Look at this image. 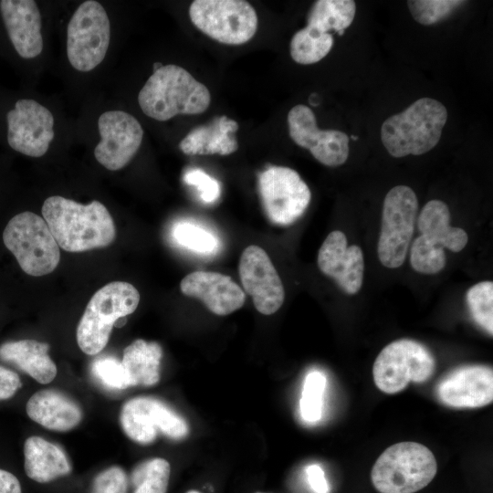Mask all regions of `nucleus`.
Listing matches in <instances>:
<instances>
[{
    "mask_svg": "<svg viewBox=\"0 0 493 493\" xmlns=\"http://www.w3.org/2000/svg\"><path fill=\"white\" fill-rule=\"evenodd\" d=\"M42 215L58 246L68 252L106 247L116 236L114 221L99 201L82 205L59 195L50 196Z\"/></svg>",
    "mask_w": 493,
    "mask_h": 493,
    "instance_id": "1",
    "label": "nucleus"
},
{
    "mask_svg": "<svg viewBox=\"0 0 493 493\" xmlns=\"http://www.w3.org/2000/svg\"><path fill=\"white\" fill-rule=\"evenodd\" d=\"M210 102L208 89L186 69L173 64L153 71L138 95L142 112L160 121L180 114L203 113Z\"/></svg>",
    "mask_w": 493,
    "mask_h": 493,
    "instance_id": "2",
    "label": "nucleus"
},
{
    "mask_svg": "<svg viewBox=\"0 0 493 493\" xmlns=\"http://www.w3.org/2000/svg\"><path fill=\"white\" fill-rule=\"evenodd\" d=\"M446 120L447 110L440 101L421 98L384 121L381 140L393 157L421 155L438 143Z\"/></svg>",
    "mask_w": 493,
    "mask_h": 493,
    "instance_id": "3",
    "label": "nucleus"
},
{
    "mask_svg": "<svg viewBox=\"0 0 493 493\" xmlns=\"http://www.w3.org/2000/svg\"><path fill=\"white\" fill-rule=\"evenodd\" d=\"M138 289L129 282L113 281L98 289L89 299L77 327V342L88 355H96L107 345L112 328L135 311Z\"/></svg>",
    "mask_w": 493,
    "mask_h": 493,
    "instance_id": "4",
    "label": "nucleus"
},
{
    "mask_svg": "<svg viewBox=\"0 0 493 493\" xmlns=\"http://www.w3.org/2000/svg\"><path fill=\"white\" fill-rule=\"evenodd\" d=\"M437 463L425 446L401 442L388 447L374 463L371 479L380 493H414L435 477Z\"/></svg>",
    "mask_w": 493,
    "mask_h": 493,
    "instance_id": "5",
    "label": "nucleus"
},
{
    "mask_svg": "<svg viewBox=\"0 0 493 493\" xmlns=\"http://www.w3.org/2000/svg\"><path fill=\"white\" fill-rule=\"evenodd\" d=\"M3 241L27 275H47L59 263V246L44 218L35 213L26 211L12 217Z\"/></svg>",
    "mask_w": 493,
    "mask_h": 493,
    "instance_id": "6",
    "label": "nucleus"
},
{
    "mask_svg": "<svg viewBox=\"0 0 493 493\" xmlns=\"http://www.w3.org/2000/svg\"><path fill=\"white\" fill-rule=\"evenodd\" d=\"M435 370V358L425 345L401 339L381 351L373 363L372 376L379 390L392 394L404 390L410 382H426Z\"/></svg>",
    "mask_w": 493,
    "mask_h": 493,
    "instance_id": "7",
    "label": "nucleus"
},
{
    "mask_svg": "<svg viewBox=\"0 0 493 493\" xmlns=\"http://www.w3.org/2000/svg\"><path fill=\"white\" fill-rule=\"evenodd\" d=\"M418 201L406 185L393 187L385 195L377 246L380 262L388 268L401 267L414 235Z\"/></svg>",
    "mask_w": 493,
    "mask_h": 493,
    "instance_id": "8",
    "label": "nucleus"
},
{
    "mask_svg": "<svg viewBox=\"0 0 493 493\" xmlns=\"http://www.w3.org/2000/svg\"><path fill=\"white\" fill-rule=\"evenodd\" d=\"M110 41V23L97 1H85L72 15L67 29V56L77 70L88 72L104 59Z\"/></svg>",
    "mask_w": 493,
    "mask_h": 493,
    "instance_id": "9",
    "label": "nucleus"
},
{
    "mask_svg": "<svg viewBox=\"0 0 493 493\" xmlns=\"http://www.w3.org/2000/svg\"><path fill=\"white\" fill-rule=\"evenodd\" d=\"M189 16L200 31L226 45L244 44L257 29V13L243 0H195Z\"/></svg>",
    "mask_w": 493,
    "mask_h": 493,
    "instance_id": "10",
    "label": "nucleus"
},
{
    "mask_svg": "<svg viewBox=\"0 0 493 493\" xmlns=\"http://www.w3.org/2000/svg\"><path fill=\"white\" fill-rule=\"evenodd\" d=\"M258 193L267 219L278 226H289L307 210L311 193L293 169L269 166L258 175Z\"/></svg>",
    "mask_w": 493,
    "mask_h": 493,
    "instance_id": "11",
    "label": "nucleus"
},
{
    "mask_svg": "<svg viewBox=\"0 0 493 493\" xmlns=\"http://www.w3.org/2000/svg\"><path fill=\"white\" fill-rule=\"evenodd\" d=\"M120 421L129 438L139 444L153 442L158 432L180 440L189 433L185 420L162 401L139 396L127 401L121 411Z\"/></svg>",
    "mask_w": 493,
    "mask_h": 493,
    "instance_id": "12",
    "label": "nucleus"
},
{
    "mask_svg": "<svg viewBox=\"0 0 493 493\" xmlns=\"http://www.w3.org/2000/svg\"><path fill=\"white\" fill-rule=\"evenodd\" d=\"M7 142L15 151L41 157L54 139V117L45 106L31 99H21L7 112Z\"/></svg>",
    "mask_w": 493,
    "mask_h": 493,
    "instance_id": "13",
    "label": "nucleus"
},
{
    "mask_svg": "<svg viewBox=\"0 0 493 493\" xmlns=\"http://www.w3.org/2000/svg\"><path fill=\"white\" fill-rule=\"evenodd\" d=\"M98 128L100 141L94 149L96 160L110 171L126 166L142 144L141 123L128 112L109 110L100 116Z\"/></svg>",
    "mask_w": 493,
    "mask_h": 493,
    "instance_id": "14",
    "label": "nucleus"
},
{
    "mask_svg": "<svg viewBox=\"0 0 493 493\" xmlns=\"http://www.w3.org/2000/svg\"><path fill=\"white\" fill-rule=\"evenodd\" d=\"M289 136L310 152L320 163L329 167L343 164L349 156V137L337 130H320L315 115L308 106H294L288 114Z\"/></svg>",
    "mask_w": 493,
    "mask_h": 493,
    "instance_id": "15",
    "label": "nucleus"
},
{
    "mask_svg": "<svg viewBox=\"0 0 493 493\" xmlns=\"http://www.w3.org/2000/svg\"><path fill=\"white\" fill-rule=\"evenodd\" d=\"M239 276L245 291L255 308L263 315H271L282 306L285 291L282 281L266 251L251 245L240 257Z\"/></svg>",
    "mask_w": 493,
    "mask_h": 493,
    "instance_id": "16",
    "label": "nucleus"
},
{
    "mask_svg": "<svg viewBox=\"0 0 493 493\" xmlns=\"http://www.w3.org/2000/svg\"><path fill=\"white\" fill-rule=\"evenodd\" d=\"M439 401L453 408H478L493 401V371L489 366L459 367L444 377L436 387Z\"/></svg>",
    "mask_w": 493,
    "mask_h": 493,
    "instance_id": "17",
    "label": "nucleus"
},
{
    "mask_svg": "<svg viewBox=\"0 0 493 493\" xmlns=\"http://www.w3.org/2000/svg\"><path fill=\"white\" fill-rule=\"evenodd\" d=\"M318 266L333 278L348 294H356L362 288L364 258L359 246H348L345 234L335 230L325 238L318 253Z\"/></svg>",
    "mask_w": 493,
    "mask_h": 493,
    "instance_id": "18",
    "label": "nucleus"
},
{
    "mask_svg": "<svg viewBox=\"0 0 493 493\" xmlns=\"http://www.w3.org/2000/svg\"><path fill=\"white\" fill-rule=\"evenodd\" d=\"M183 294L200 299L214 314L228 315L245 303L243 289L229 277L214 271H194L180 282Z\"/></svg>",
    "mask_w": 493,
    "mask_h": 493,
    "instance_id": "19",
    "label": "nucleus"
},
{
    "mask_svg": "<svg viewBox=\"0 0 493 493\" xmlns=\"http://www.w3.org/2000/svg\"><path fill=\"white\" fill-rule=\"evenodd\" d=\"M0 12L11 43L23 58L37 57L43 50L41 15L33 0H2Z\"/></svg>",
    "mask_w": 493,
    "mask_h": 493,
    "instance_id": "20",
    "label": "nucleus"
},
{
    "mask_svg": "<svg viewBox=\"0 0 493 493\" xmlns=\"http://www.w3.org/2000/svg\"><path fill=\"white\" fill-rule=\"evenodd\" d=\"M27 415L47 429L66 432L82 418L80 407L69 397L54 389L35 393L26 406Z\"/></svg>",
    "mask_w": 493,
    "mask_h": 493,
    "instance_id": "21",
    "label": "nucleus"
},
{
    "mask_svg": "<svg viewBox=\"0 0 493 493\" xmlns=\"http://www.w3.org/2000/svg\"><path fill=\"white\" fill-rule=\"evenodd\" d=\"M237 130L236 121L225 115L215 117L211 122L194 128L179 147L187 155H229L238 148L235 136Z\"/></svg>",
    "mask_w": 493,
    "mask_h": 493,
    "instance_id": "22",
    "label": "nucleus"
},
{
    "mask_svg": "<svg viewBox=\"0 0 493 493\" xmlns=\"http://www.w3.org/2000/svg\"><path fill=\"white\" fill-rule=\"evenodd\" d=\"M49 345L36 340H20L0 345V360L14 365L42 384L57 375V366L48 355Z\"/></svg>",
    "mask_w": 493,
    "mask_h": 493,
    "instance_id": "23",
    "label": "nucleus"
},
{
    "mask_svg": "<svg viewBox=\"0 0 493 493\" xmlns=\"http://www.w3.org/2000/svg\"><path fill=\"white\" fill-rule=\"evenodd\" d=\"M24 466L26 476L38 483H47L71 471L63 450L39 436L28 437L24 445Z\"/></svg>",
    "mask_w": 493,
    "mask_h": 493,
    "instance_id": "24",
    "label": "nucleus"
},
{
    "mask_svg": "<svg viewBox=\"0 0 493 493\" xmlns=\"http://www.w3.org/2000/svg\"><path fill=\"white\" fill-rule=\"evenodd\" d=\"M416 222L421 236L432 245L459 252L468 242L464 229L450 226L449 208L441 200L427 202Z\"/></svg>",
    "mask_w": 493,
    "mask_h": 493,
    "instance_id": "25",
    "label": "nucleus"
},
{
    "mask_svg": "<svg viewBox=\"0 0 493 493\" xmlns=\"http://www.w3.org/2000/svg\"><path fill=\"white\" fill-rule=\"evenodd\" d=\"M163 350L155 341L135 340L123 351L121 363L131 386H152L160 380Z\"/></svg>",
    "mask_w": 493,
    "mask_h": 493,
    "instance_id": "26",
    "label": "nucleus"
},
{
    "mask_svg": "<svg viewBox=\"0 0 493 493\" xmlns=\"http://www.w3.org/2000/svg\"><path fill=\"white\" fill-rule=\"evenodd\" d=\"M356 4L352 0H319L310 7L307 26L320 32H344L355 16Z\"/></svg>",
    "mask_w": 493,
    "mask_h": 493,
    "instance_id": "27",
    "label": "nucleus"
},
{
    "mask_svg": "<svg viewBox=\"0 0 493 493\" xmlns=\"http://www.w3.org/2000/svg\"><path fill=\"white\" fill-rule=\"evenodd\" d=\"M332 46L333 37L330 33H320L306 26L292 37L289 51L295 62L309 65L325 58Z\"/></svg>",
    "mask_w": 493,
    "mask_h": 493,
    "instance_id": "28",
    "label": "nucleus"
},
{
    "mask_svg": "<svg viewBox=\"0 0 493 493\" xmlns=\"http://www.w3.org/2000/svg\"><path fill=\"white\" fill-rule=\"evenodd\" d=\"M171 467L167 460L156 457L137 465L131 475L133 493H166Z\"/></svg>",
    "mask_w": 493,
    "mask_h": 493,
    "instance_id": "29",
    "label": "nucleus"
},
{
    "mask_svg": "<svg viewBox=\"0 0 493 493\" xmlns=\"http://www.w3.org/2000/svg\"><path fill=\"white\" fill-rule=\"evenodd\" d=\"M172 236L180 246L201 255L215 254L220 246L214 233L190 221L176 223L173 226Z\"/></svg>",
    "mask_w": 493,
    "mask_h": 493,
    "instance_id": "30",
    "label": "nucleus"
},
{
    "mask_svg": "<svg viewBox=\"0 0 493 493\" xmlns=\"http://www.w3.org/2000/svg\"><path fill=\"white\" fill-rule=\"evenodd\" d=\"M326 382L325 374L320 371L307 374L299 401V412L304 421L313 424L320 420Z\"/></svg>",
    "mask_w": 493,
    "mask_h": 493,
    "instance_id": "31",
    "label": "nucleus"
},
{
    "mask_svg": "<svg viewBox=\"0 0 493 493\" xmlns=\"http://www.w3.org/2000/svg\"><path fill=\"white\" fill-rule=\"evenodd\" d=\"M467 303L474 320L490 335L493 334V283L481 281L467 292Z\"/></svg>",
    "mask_w": 493,
    "mask_h": 493,
    "instance_id": "32",
    "label": "nucleus"
},
{
    "mask_svg": "<svg viewBox=\"0 0 493 493\" xmlns=\"http://www.w3.org/2000/svg\"><path fill=\"white\" fill-rule=\"evenodd\" d=\"M412 267L422 274H436L446 266V257L443 247L432 245L421 235L410 248Z\"/></svg>",
    "mask_w": 493,
    "mask_h": 493,
    "instance_id": "33",
    "label": "nucleus"
},
{
    "mask_svg": "<svg viewBox=\"0 0 493 493\" xmlns=\"http://www.w3.org/2000/svg\"><path fill=\"white\" fill-rule=\"evenodd\" d=\"M465 3L459 0H411L407 5L415 21L430 26L446 18Z\"/></svg>",
    "mask_w": 493,
    "mask_h": 493,
    "instance_id": "34",
    "label": "nucleus"
},
{
    "mask_svg": "<svg viewBox=\"0 0 493 493\" xmlns=\"http://www.w3.org/2000/svg\"><path fill=\"white\" fill-rule=\"evenodd\" d=\"M91 372L107 388L122 390L131 386L121 362L114 357L96 359L91 365Z\"/></svg>",
    "mask_w": 493,
    "mask_h": 493,
    "instance_id": "35",
    "label": "nucleus"
},
{
    "mask_svg": "<svg viewBox=\"0 0 493 493\" xmlns=\"http://www.w3.org/2000/svg\"><path fill=\"white\" fill-rule=\"evenodd\" d=\"M184 181L196 188L200 199L205 204H213L220 197L219 182L201 169L194 168L185 172Z\"/></svg>",
    "mask_w": 493,
    "mask_h": 493,
    "instance_id": "36",
    "label": "nucleus"
},
{
    "mask_svg": "<svg viewBox=\"0 0 493 493\" xmlns=\"http://www.w3.org/2000/svg\"><path fill=\"white\" fill-rule=\"evenodd\" d=\"M128 477L117 466L100 472L93 479L91 493H127Z\"/></svg>",
    "mask_w": 493,
    "mask_h": 493,
    "instance_id": "37",
    "label": "nucleus"
},
{
    "mask_svg": "<svg viewBox=\"0 0 493 493\" xmlns=\"http://www.w3.org/2000/svg\"><path fill=\"white\" fill-rule=\"evenodd\" d=\"M21 386L18 374L0 365V401L13 397Z\"/></svg>",
    "mask_w": 493,
    "mask_h": 493,
    "instance_id": "38",
    "label": "nucleus"
},
{
    "mask_svg": "<svg viewBox=\"0 0 493 493\" xmlns=\"http://www.w3.org/2000/svg\"><path fill=\"white\" fill-rule=\"evenodd\" d=\"M307 480L314 493H329L330 487L323 469L320 465L312 464L306 468Z\"/></svg>",
    "mask_w": 493,
    "mask_h": 493,
    "instance_id": "39",
    "label": "nucleus"
},
{
    "mask_svg": "<svg viewBox=\"0 0 493 493\" xmlns=\"http://www.w3.org/2000/svg\"><path fill=\"white\" fill-rule=\"evenodd\" d=\"M0 493H22L19 480L12 473L0 468Z\"/></svg>",
    "mask_w": 493,
    "mask_h": 493,
    "instance_id": "40",
    "label": "nucleus"
},
{
    "mask_svg": "<svg viewBox=\"0 0 493 493\" xmlns=\"http://www.w3.org/2000/svg\"><path fill=\"white\" fill-rule=\"evenodd\" d=\"M163 65L162 63H159V62H156L153 64V71L159 69L160 68H162Z\"/></svg>",
    "mask_w": 493,
    "mask_h": 493,
    "instance_id": "41",
    "label": "nucleus"
},
{
    "mask_svg": "<svg viewBox=\"0 0 493 493\" xmlns=\"http://www.w3.org/2000/svg\"><path fill=\"white\" fill-rule=\"evenodd\" d=\"M186 493H200L199 491H196V490H189L188 492Z\"/></svg>",
    "mask_w": 493,
    "mask_h": 493,
    "instance_id": "42",
    "label": "nucleus"
},
{
    "mask_svg": "<svg viewBox=\"0 0 493 493\" xmlns=\"http://www.w3.org/2000/svg\"><path fill=\"white\" fill-rule=\"evenodd\" d=\"M351 138L353 139V140H356L357 137L353 136V135H351Z\"/></svg>",
    "mask_w": 493,
    "mask_h": 493,
    "instance_id": "43",
    "label": "nucleus"
},
{
    "mask_svg": "<svg viewBox=\"0 0 493 493\" xmlns=\"http://www.w3.org/2000/svg\"><path fill=\"white\" fill-rule=\"evenodd\" d=\"M257 493H260V492H257Z\"/></svg>",
    "mask_w": 493,
    "mask_h": 493,
    "instance_id": "44",
    "label": "nucleus"
}]
</instances>
